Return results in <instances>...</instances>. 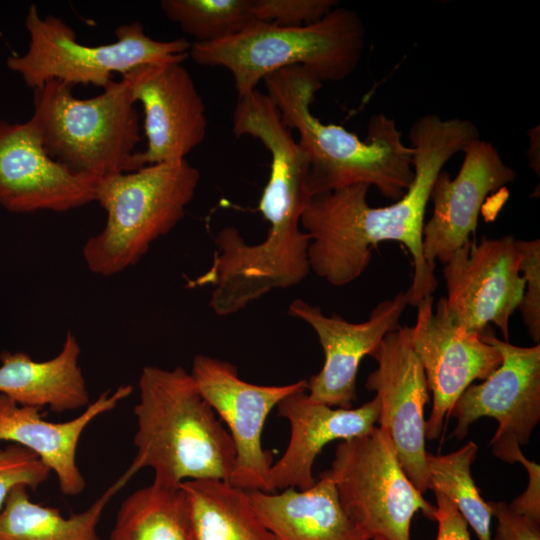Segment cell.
Listing matches in <instances>:
<instances>
[{
	"mask_svg": "<svg viewBox=\"0 0 540 540\" xmlns=\"http://www.w3.org/2000/svg\"><path fill=\"white\" fill-rule=\"evenodd\" d=\"M478 138L479 129L471 120L423 115L409 132L415 176L402 198L388 206L373 208L367 202L370 186L364 183L312 196L300 220L310 239V271L333 286L347 285L366 270L375 245L396 241L413 258L408 305L416 307L432 295L437 280L422 248L430 192L444 165Z\"/></svg>",
	"mask_w": 540,
	"mask_h": 540,
	"instance_id": "obj_1",
	"label": "cell"
},
{
	"mask_svg": "<svg viewBox=\"0 0 540 540\" xmlns=\"http://www.w3.org/2000/svg\"><path fill=\"white\" fill-rule=\"evenodd\" d=\"M267 95L279 110L282 122L298 133L307 155L310 196L354 184L375 186L394 202L404 196L414 180V150L402 141L393 118L371 116L364 140L341 125L324 124L310 110L322 82L308 68L291 66L264 79Z\"/></svg>",
	"mask_w": 540,
	"mask_h": 540,
	"instance_id": "obj_2",
	"label": "cell"
},
{
	"mask_svg": "<svg viewBox=\"0 0 540 540\" xmlns=\"http://www.w3.org/2000/svg\"><path fill=\"white\" fill-rule=\"evenodd\" d=\"M134 407L136 456L127 470L143 468L178 488L196 479L229 480L235 463L231 436L200 393L191 373L177 366H145Z\"/></svg>",
	"mask_w": 540,
	"mask_h": 540,
	"instance_id": "obj_3",
	"label": "cell"
},
{
	"mask_svg": "<svg viewBox=\"0 0 540 540\" xmlns=\"http://www.w3.org/2000/svg\"><path fill=\"white\" fill-rule=\"evenodd\" d=\"M364 45L365 28L359 15L337 6L305 26L256 21L228 38L194 42L189 56L199 65L230 71L240 97L257 89L266 76L297 65L310 69L322 83L343 80L358 67Z\"/></svg>",
	"mask_w": 540,
	"mask_h": 540,
	"instance_id": "obj_4",
	"label": "cell"
},
{
	"mask_svg": "<svg viewBox=\"0 0 540 540\" xmlns=\"http://www.w3.org/2000/svg\"><path fill=\"white\" fill-rule=\"evenodd\" d=\"M199 180L198 169L186 159L100 178L96 201L107 218L83 246L87 268L110 277L137 264L182 220Z\"/></svg>",
	"mask_w": 540,
	"mask_h": 540,
	"instance_id": "obj_5",
	"label": "cell"
},
{
	"mask_svg": "<svg viewBox=\"0 0 540 540\" xmlns=\"http://www.w3.org/2000/svg\"><path fill=\"white\" fill-rule=\"evenodd\" d=\"M49 80L33 89V115L47 154L70 172L95 178L135 171L141 141L138 111L127 85L112 81L95 97Z\"/></svg>",
	"mask_w": 540,
	"mask_h": 540,
	"instance_id": "obj_6",
	"label": "cell"
},
{
	"mask_svg": "<svg viewBox=\"0 0 540 540\" xmlns=\"http://www.w3.org/2000/svg\"><path fill=\"white\" fill-rule=\"evenodd\" d=\"M25 26L30 36L28 49L21 56H9L6 65L32 90L49 80L104 89L116 72L122 76L143 64L183 62L191 46L185 38L154 40L138 21L118 26L113 43L89 46L78 42L76 32L62 19L42 18L34 4L28 9Z\"/></svg>",
	"mask_w": 540,
	"mask_h": 540,
	"instance_id": "obj_7",
	"label": "cell"
},
{
	"mask_svg": "<svg viewBox=\"0 0 540 540\" xmlns=\"http://www.w3.org/2000/svg\"><path fill=\"white\" fill-rule=\"evenodd\" d=\"M326 472L345 513L370 540H410L416 513L433 519L436 507L408 478L392 441L379 427L341 441Z\"/></svg>",
	"mask_w": 540,
	"mask_h": 540,
	"instance_id": "obj_8",
	"label": "cell"
},
{
	"mask_svg": "<svg viewBox=\"0 0 540 540\" xmlns=\"http://www.w3.org/2000/svg\"><path fill=\"white\" fill-rule=\"evenodd\" d=\"M191 375L205 400L227 426L235 463L229 482L246 491L275 492L270 482L272 453L262 445L270 412L287 396L307 390V380L284 385H258L243 380L232 363L196 355Z\"/></svg>",
	"mask_w": 540,
	"mask_h": 540,
	"instance_id": "obj_9",
	"label": "cell"
},
{
	"mask_svg": "<svg viewBox=\"0 0 540 540\" xmlns=\"http://www.w3.org/2000/svg\"><path fill=\"white\" fill-rule=\"evenodd\" d=\"M481 337L502 356L500 366L480 384H471L454 404L453 435L461 440L478 419L491 417L498 428L490 441L494 456L513 464L520 445L530 441L540 420V344L520 347L497 338L491 327Z\"/></svg>",
	"mask_w": 540,
	"mask_h": 540,
	"instance_id": "obj_10",
	"label": "cell"
},
{
	"mask_svg": "<svg viewBox=\"0 0 540 540\" xmlns=\"http://www.w3.org/2000/svg\"><path fill=\"white\" fill-rule=\"evenodd\" d=\"M516 240L470 238L444 264L445 305L456 325L481 334L492 323L508 342L509 321L525 288Z\"/></svg>",
	"mask_w": 540,
	"mask_h": 540,
	"instance_id": "obj_11",
	"label": "cell"
},
{
	"mask_svg": "<svg viewBox=\"0 0 540 540\" xmlns=\"http://www.w3.org/2000/svg\"><path fill=\"white\" fill-rule=\"evenodd\" d=\"M377 362L365 386L380 401L377 422L392 441L399 462L414 486L430 489L424 407L429 401L423 367L411 344V327L388 333L371 354Z\"/></svg>",
	"mask_w": 540,
	"mask_h": 540,
	"instance_id": "obj_12",
	"label": "cell"
},
{
	"mask_svg": "<svg viewBox=\"0 0 540 540\" xmlns=\"http://www.w3.org/2000/svg\"><path fill=\"white\" fill-rule=\"evenodd\" d=\"M433 296L416 307L411 344L423 367L433 404L426 421V439H437L460 395L475 380L487 379L502 363L500 352L481 334L465 330L449 317L445 297L433 309Z\"/></svg>",
	"mask_w": 540,
	"mask_h": 540,
	"instance_id": "obj_13",
	"label": "cell"
},
{
	"mask_svg": "<svg viewBox=\"0 0 540 540\" xmlns=\"http://www.w3.org/2000/svg\"><path fill=\"white\" fill-rule=\"evenodd\" d=\"M121 80L144 110L147 147L134 155L135 171L185 159L203 142L208 125L206 108L182 62L139 65L123 74Z\"/></svg>",
	"mask_w": 540,
	"mask_h": 540,
	"instance_id": "obj_14",
	"label": "cell"
},
{
	"mask_svg": "<svg viewBox=\"0 0 540 540\" xmlns=\"http://www.w3.org/2000/svg\"><path fill=\"white\" fill-rule=\"evenodd\" d=\"M407 292L381 301L369 318L360 323L341 316H327L318 306L302 299L293 300L288 313L307 323L318 337L324 353L321 370L307 380L308 397L338 408H352L357 399L356 376L362 359L378 348L384 337L397 330L408 305Z\"/></svg>",
	"mask_w": 540,
	"mask_h": 540,
	"instance_id": "obj_15",
	"label": "cell"
},
{
	"mask_svg": "<svg viewBox=\"0 0 540 540\" xmlns=\"http://www.w3.org/2000/svg\"><path fill=\"white\" fill-rule=\"evenodd\" d=\"M100 178L70 172L45 151L35 124L0 120V204L12 213L66 212L96 201Z\"/></svg>",
	"mask_w": 540,
	"mask_h": 540,
	"instance_id": "obj_16",
	"label": "cell"
},
{
	"mask_svg": "<svg viewBox=\"0 0 540 540\" xmlns=\"http://www.w3.org/2000/svg\"><path fill=\"white\" fill-rule=\"evenodd\" d=\"M463 153L457 176L451 179L442 170L430 192L433 214L423 227L422 248L424 259L432 269L437 259L445 264L475 234L486 197L516 178L515 170L489 141L473 140Z\"/></svg>",
	"mask_w": 540,
	"mask_h": 540,
	"instance_id": "obj_17",
	"label": "cell"
},
{
	"mask_svg": "<svg viewBox=\"0 0 540 540\" xmlns=\"http://www.w3.org/2000/svg\"><path fill=\"white\" fill-rule=\"evenodd\" d=\"M276 408L289 422L290 439L282 456L272 464L271 486L274 491L304 490L316 482L313 465L328 443L365 435L375 427L380 401L375 396L358 408L344 409L314 402L303 390L285 397Z\"/></svg>",
	"mask_w": 540,
	"mask_h": 540,
	"instance_id": "obj_18",
	"label": "cell"
},
{
	"mask_svg": "<svg viewBox=\"0 0 540 540\" xmlns=\"http://www.w3.org/2000/svg\"><path fill=\"white\" fill-rule=\"evenodd\" d=\"M132 391L130 385H121L113 393L106 390L79 416L65 422L46 421L40 409L21 406L0 394V440L11 441L36 454L55 473L60 491L66 496H77L86 487L76 459L84 430Z\"/></svg>",
	"mask_w": 540,
	"mask_h": 540,
	"instance_id": "obj_19",
	"label": "cell"
},
{
	"mask_svg": "<svg viewBox=\"0 0 540 540\" xmlns=\"http://www.w3.org/2000/svg\"><path fill=\"white\" fill-rule=\"evenodd\" d=\"M248 496L274 540H370L345 513L326 471L304 490H252Z\"/></svg>",
	"mask_w": 540,
	"mask_h": 540,
	"instance_id": "obj_20",
	"label": "cell"
},
{
	"mask_svg": "<svg viewBox=\"0 0 540 540\" xmlns=\"http://www.w3.org/2000/svg\"><path fill=\"white\" fill-rule=\"evenodd\" d=\"M81 348L67 331L60 352L46 361H35L24 352L0 355V394L21 406L53 412L87 407L90 397L79 364Z\"/></svg>",
	"mask_w": 540,
	"mask_h": 540,
	"instance_id": "obj_21",
	"label": "cell"
},
{
	"mask_svg": "<svg viewBox=\"0 0 540 540\" xmlns=\"http://www.w3.org/2000/svg\"><path fill=\"white\" fill-rule=\"evenodd\" d=\"M193 540H274L254 511L248 491L222 479L181 484Z\"/></svg>",
	"mask_w": 540,
	"mask_h": 540,
	"instance_id": "obj_22",
	"label": "cell"
},
{
	"mask_svg": "<svg viewBox=\"0 0 540 540\" xmlns=\"http://www.w3.org/2000/svg\"><path fill=\"white\" fill-rule=\"evenodd\" d=\"M132 477L126 470L90 507L70 517L31 501L27 487L16 486L0 511V540H100L96 528L105 506Z\"/></svg>",
	"mask_w": 540,
	"mask_h": 540,
	"instance_id": "obj_23",
	"label": "cell"
},
{
	"mask_svg": "<svg viewBox=\"0 0 540 540\" xmlns=\"http://www.w3.org/2000/svg\"><path fill=\"white\" fill-rule=\"evenodd\" d=\"M109 540H193L186 495L153 481L121 504Z\"/></svg>",
	"mask_w": 540,
	"mask_h": 540,
	"instance_id": "obj_24",
	"label": "cell"
},
{
	"mask_svg": "<svg viewBox=\"0 0 540 540\" xmlns=\"http://www.w3.org/2000/svg\"><path fill=\"white\" fill-rule=\"evenodd\" d=\"M478 446L467 442L460 449L444 455H427L430 489L447 496L456 506L477 540H492V513L480 495L471 474Z\"/></svg>",
	"mask_w": 540,
	"mask_h": 540,
	"instance_id": "obj_25",
	"label": "cell"
},
{
	"mask_svg": "<svg viewBox=\"0 0 540 540\" xmlns=\"http://www.w3.org/2000/svg\"><path fill=\"white\" fill-rule=\"evenodd\" d=\"M160 7L196 42H214L236 35L256 22L253 0H162Z\"/></svg>",
	"mask_w": 540,
	"mask_h": 540,
	"instance_id": "obj_26",
	"label": "cell"
},
{
	"mask_svg": "<svg viewBox=\"0 0 540 540\" xmlns=\"http://www.w3.org/2000/svg\"><path fill=\"white\" fill-rule=\"evenodd\" d=\"M50 472L36 454L18 444L0 449V511L14 487L23 485L36 490Z\"/></svg>",
	"mask_w": 540,
	"mask_h": 540,
	"instance_id": "obj_27",
	"label": "cell"
},
{
	"mask_svg": "<svg viewBox=\"0 0 540 540\" xmlns=\"http://www.w3.org/2000/svg\"><path fill=\"white\" fill-rule=\"evenodd\" d=\"M338 6L336 0H253L256 21L282 27L318 22Z\"/></svg>",
	"mask_w": 540,
	"mask_h": 540,
	"instance_id": "obj_28",
	"label": "cell"
},
{
	"mask_svg": "<svg viewBox=\"0 0 540 540\" xmlns=\"http://www.w3.org/2000/svg\"><path fill=\"white\" fill-rule=\"evenodd\" d=\"M525 288L518 306L530 337L540 342V240H516Z\"/></svg>",
	"mask_w": 540,
	"mask_h": 540,
	"instance_id": "obj_29",
	"label": "cell"
},
{
	"mask_svg": "<svg viewBox=\"0 0 540 540\" xmlns=\"http://www.w3.org/2000/svg\"><path fill=\"white\" fill-rule=\"evenodd\" d=\"M488 505L497 521L492 540H540V522L514 511L502 501Z\"/></svg>",
	"mask_w": 540,
	"mask_h": 540,
	"instance_id": "obj_30",
	"label": "cell"
},
{
	"mask_svg": "<svg viewBox=\"0 0 540 540\" xmlns=\"http://www.w3.org/2000/svg\"><path fill=\"white\" fill-rule=\"evenodd\" d=\"M514 462H519L526 469L528 484L525 491L509 506L514 511L540 522V466L526 458L521 450L514 456Z\"/></svg>",
	"mask_w": 540,
	"mask_h": 540,
	"instance_id": "obj_31",
	"label": "cell"
},
{
	"mask_svg": "<svg viewBox=\"0 0 540 540\" xmlns=\"http://www.w3.org/2000/svg\"><path fill=\"white\" fill-rule=\"evenodd\" d=\"M436 510L433 520L438 524L436 540H471L468 526L453 502L434 491Z\"/></svg>",
	"mask_w": 540,
	"mask_h": 540,
	"instance_id": "obj_32",
	"label": "cell"
},
{
	"mask_svg": "<svg viewBox=\"0 0 540 540\" xmlns=\"http://www.w3.org/2000/svg\"><path fill=\"white\" fill-rule=\"evenodd\" d=\"M372 540H387V539H384V538H375V539H372Z\"/></svg>",
	"mask_w": 540,
	"mask_h": 540,
	"instance_id": "obj_33",
	"label": "cell"
}]
</instances>
